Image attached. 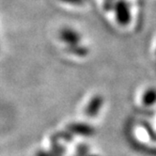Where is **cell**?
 Here are the masks:
<instances>
[{"instance_id": "6da1fadb", "label": "cell", "mask_w": 156, "mask_h": 156, "mask_svg": "<svg viewBox=\"0 0 156 156\" xmlns=\"http://www.w3.org/2000/svg\"><path fill=\"white\" fill-rule=\"evenodd\" d=\"M140 102L139 104L142 106H151L156 104V90L151 87H147L146 88L139 92L136 97V102Z\"/></svg>"}, {"instance_id": "7a4b0ae2", "label": "cell", "mask_w": 156, "mask_h": 156, "mask_svg": "<svg viewBox=\"0 0 156 156\" xmlns=\"http://www.w3.org/2000/svg\"><path fill=\"white\" fill-rule=\"evenodd\" d=\"M59 37H60V40L63 41L67 45H69V46H70V44L72 46H75L76 44L78 45L81 41V36L79 33L71 28H64L60 30Z\"/></svg>"}, {"instance_id": "3957f363", "label": "cell", "mask_w": 156, "mask_h": 156, "mask_svg": "<svg viewBox=\"0 0 156 156\" xmlns=\"http://www.w3.org/2000/svg\"><path fill=\"white\" fill-rule=\"evenodd\" d=\"M37 156H51L50 154H47L45 152H38V155Z\"/></svg>"}]
</instances>
